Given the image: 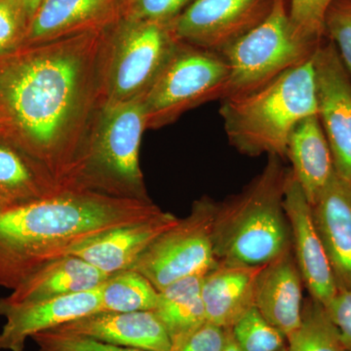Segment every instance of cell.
<instances>
[{"label": "cell", "mask_w": 351, "mask_h": 351, "mask_svg": "<svg viewBox=\"0 0 351 351\" xmlns=\"http://www.w3.org/2000/svg\"><path fill=\"white\" fill-rule=\"evenodd\" d=\"M232 332L242 351H281L287 346L286 337L256 306L235 323Z\"/></svg>", "instance_id": "484cf974"}, {"label": "cell", "mask_w": 351, "mask_h": 351, "mask_svg": "<svg viewBox=\"0 0 351 351\" xmlns=\"http://www.w3.org/2000/svg\"><path fill=\"white\" fill-rule=\"evenodd\" d=\"M107 39L101 75V104L142 99L180 41L170 25L124 19Z\"/></svg>", "instance_id": "ba28073f"}, {"label": "cell", "mask_w": 351, "mask_h": 351, "mask_svg": "<svg viewBox=\"0 0 351 351\" xmlns=\"http://www.w3.org/2000/svg\"><path fill=\"white\" fill-rule=\"evenodd\" d=\"M101 311V287L45 301L22 304L0 302L6 323L0 332V350L24 351L25 341L82 316Z\"/></svg>", "instance_id": "4fadbf2b"}, {"label": "cell", "mask_w": 351, "mask_h": 351, "mask_svg": "<svg viewBox=\"0 0 351 351\" xmlns=\"http://www.w3.org/2000/svg\"><path fill=\"white\" fill-rule=\"evenodd\" d=\"M322 43L298 31L285 0H274L260 24L219 53L230 69L223 99L249 93L308 63Z\"/></svg>", "instance_id": "8992f818"}, {"label": "cell", "mask_w": 351, "mask_h": 351, "mask_svg": "<svg viewBox=\"0 0 351 351\" xmlns=\"http://www.w3.org/2000/svg\"><path fill=\"white\" fill-rule=\"evenodd\" d=\"M289 172L282 158L267 166L239 195L218 203L214 228L218 263L258 265L292 249L284 193Z\"/></svg>", "instance_id": "3957f363"}, {"label": "cell", "mask_w": 351, "mask_h": 351, "mask_svg": "<svg viewBox=\"0 0 351 351\" xmlns=\"http://www.w3.org/2000/svg\"><path fill=\"white\" fill-rule=\"evenodd\" d=\"M29 22L22 0H0V55L15 50L25 40Z\"/></svg>", "instance_id": "f1b7e54d"}, {"label": "cell", "mask_w": 351, "mask_h": 351, "mask_svg": "<svg viewBox=\"0 0 351 351\" xmlns=\"http://www.w3.org/2000/svg\"><path fill=\"white\" fill-rule=\"evenodd\" d=\"M158 291L135 270L113 274L101 286V311L133 313L154 311Z\"/></svg>", "instance_id": "cb8c5ba5"}, {"label": "cell", "mask_w": 351, "mask_h": 351, "mask_svg": "<svg viewBox=\"0 0 351 351\" xmlns=\"http://www.w3.org/2000/svg\"><path fill=\"white\" fill-rule=\"evenodd\" d=\"M286 351H346L326 308L311 295L304 300L301 324L288 337Z\"/></svg>", "instance_id": "d4e9b609"}, {"label": "cell", "mask_w": 351, "mask_h": 351, "mask_svg": "<svg viewBox=\"0 0 351 351\" xmlns=\"http://www.w3.org/2000/svg\"><path fill=\"white\" fill-rule=\"evenodd\" d=\"M147 128L142 99L101 104L76 163L73 186L119 197L151 199L140 167L141 142Z\"/></svg>", "instance_id": "5b68a950"}, {"label": "cell", "mask_w": 351, "mask_h": 351, "mask_svg": "<svg viewBox=\"0 0 351 351\" xmlns=\"http://www.w3.org/2000/svg\"><path fill=\"white\" fill-rule=\"evenodd\" d=\"M43 0H22L23 4H24L29 19H31L32 15L36 12V9L38 8L39 5L43 3Z\"/></svg>", "instance_id": "e575fe53"}, {"label": "cell", "mask_w": 351, "mask_h": 351, "mask_svg": "<svg viewBox=\"0 0 351 351\" xmlns=\"http://www.w3.org/2000/svg\"><path fill=\"white\" fill-rule=\"evenodd\" d=\"M169 212L154 218L113 228L69 251L108 276L132 269L149 245L179 221Z\"/></svg>", "instance_id": "5bb4252c"}, {"label": "cell", "mask_w": 351, "mask_h": 351, "mask_svg": "<svg viewBox=\"0 0 351 351\" xmlns=\"http://www.w3.org/2000/svg\"><path fill=\"white\" fill-rule=\"evenodd\" d=\"M13 204H17V203L14 202V201L10 199V198H8L7 196L0 193V210Z\"/></svg>", "instance_id": "d590c367"}, {"label": "cell", "mask_w": 351, "mask_h": 351, "mask_svg": "<svg viewBox=\"0 0 351 351\" xmlns=\"http://www.w3.org/2000/svg\"><path fill=\"white\" fill-rule=\"evenodd\" d=\"M265 263L258 265L218 263L203 276L201 295L208 322L232 329L255 306L258 277Z\"/></svg>", "instance_id": "e0dca14e"}, {"label": "cell", "mask_w": 351, "mask_h": 351, "mask_svg": "<svg viewBox=\"0 0 351 351\" xmlns=\"http://www.w3.org/2000/svg\"><path fill=\"white\" fill-rule=\"evenodd\" d=\"M313 208L339 290L351 289V182L335 173Z\"/></svg>", "instance_id": "2e32d148"}, {"label": "cell", "mask_w": 351, "mask_h": 351, "mask_svg": "<svg viewBox=\"0 0 351 351\" xmlns=\"http://www.w3.org/2000/svg\"><path fill=\"white\" fill-rule=\"evenodd\" d=\"M334 0H291L289 15L291 21L307 38L323 41L325 17Z\"/></svg>", "instance_id": "4dcf8cb0"}, {"label": "cell", "mask_w": 351, "mask_h": 351, "mask_svg": "<svg viewBox=\"0 0 351 351\" xmlns=\"http://www.w3.org/2000/svg\"><path fill=\"white\" fill-rule=\"evenodd\" d=\"M284 209L304 285L313 299L326 306L338 292L336 279L314 223L313 208L291 169L284 193Z\"/></svg>", "instance_id": "7c38bea8"}, {"label": "cell", "mask_w": 351, "mask_h": 351, "mask_svg": "<svg viewBox=\"0 0 351 351\" xmlns=\"http://www.w3.org/2000/svg\"><path fill=\"white\" fill-rule=\"evenodd\" d=\"M324 307L338 328L346 351H351V289L339 290L331 302Z\"/></svg>", "instance_id": "d6a6232c"}, {"label": "cell", "mask_w": 351, "mask_h": 351, "mask_svg": "<svg viewBox=\"0 0 351 351\" xmlns=\"http://www.w3.org/2000/svg\"><path fill=\"white\" fill-rule=\"evenodd\" d=\"M293 176L313 206L336 173L329 143L317 115L295 127L287 147Z\"/></svg>", "instance_id": "44dd1931"}, {"label": "cell", "mask_w": 351, "mask_h": 351, "mask_svg": "<svg viewBox=\"0 0 351 351\" xmlns=\"http://www.w3.org/2000/svg\"><path fill=\"white\" fill-rule=\"evenodd\" d=\"M226 341V329L206 321L172 351H223Z\"/></svg>", "instance_id": "1f68e13d"}, {"label": "cell", "mask_w": 351, "mask_h": 351, "mask_svg": "<svg viewBox=\"0 0 351 351\" xmlns=\"http://www.w3.org/2000/svg\"><path fill=\"white\" fill-rule=\"evenodd\" d=\"M218 203L203 196L191 213L163 232L138 258L132 270L162 290L186 277L205 276L218 265L214 228Z\"/></svg>", "instance_id": "9c48e42d"}, {"label": "cell", "mask_w": 351, "mask_h": 351, "mask_svg": "<svg viewBox=\"0 0 351 351\" xmlns=\"http://www.w3.org/2000/svg\"><path fill=\"white\" fill-rule=\"evenodd\" d=\"M66 188L49 171L31 162L7 145H0V193L15 203L40 199Z\"/></svg>", "instance_id": "603a6c76"}, {"label": "cell", "mask_w": 351, "mask_h": 351, "mask_svg": "<svg viewBox=\"0 0 351 351\" xmlns=\"http://www.w3.org/2000/svg\"><path fill=\"white\" fill-rule=\"evenodd\" d=\"M106 25L43 43L0 68V100L36 160L63 186H73L101 105Z\"/></svg>", "instance_id": "6da1fadb"}, {"label": "cell", "mask_w": 351, "mask_h": 351, "mask_svg": "<svg viewBox=\"0 0 351 351\" xmlns=\"http://www.w3.org/2000/svg\"><path fill=\"white\" fill-rule=\"evenodd\" d=\"M51 330L125 348L147 351L172 350L167 330L154 311H99Z\"/></svg>", "instance_id": "9a60e30c"}, {"label": "cell", "mask_w": 351, "mask_h": 351, "mask_svg": "<svg viewBox=\"0 0 351 351\" xmlns=\"http://www.w3.org/2000/svg\"><path fill=\"white\" fill-rule=\"evenodd\" d=\"M302 286L292 249L265 263L258 277L255 306L286 339L301 324Z\"/></svg>", "instance_id": "ac0fdd59"}, {"label": "cell", "mask_w": 351, "mask_h": 351, "mask_svg": "<svg viewBox=\"0 0 351 351\" xmlns=\"http://www.w3.org/2000/svg\"><path fill=\"white\" fill-rule=\"evenodd\" d=\"M317 117L337 174L351 182V75L336 46L320 44L313 57Z\"/></svg>", "instance_id": "8fae6325"}, {"label": "cell", "mask_w": 351, "mask_h": 351, "mask_svg": "<svg viewBox=\"0 0 351 351\" xmlns=\"http://www.w3.org/2000/svg\"><path fill=\"white\" fill-rule=\"evenodd\" d=\"M325 34L351 75V0H334L325 17Z\"/></svg>", "instance_id": "4316f807"}, {"label": "cell", "mask_w": 351, "mask_h": 351, "mask_svg": "<svg viewBox=\"0 0 351 351\" xmlns=\"http://www.w3.org/2000/svg\"><path fill=\"white\" fill-rule=\"evenodd\" d=\"M223 351H242L233 338L232 329H226V341Z\"/></svg>", "instance_id": "836d02e7"}, {"label": "cell", "mask_w": 351, "mask_h": 351, "mask_svg": "<svg viewBox=\"0 0 351 351\" xmlns=\"http://www.w3.org/2000/svg\"><path fill=\"white\" fill-rule=\"evenodd\" d=\"M203 276L186 277L158 291L154 311L167 330L171 351L207 321L201 295Z\"/></svg>", "instance_id": "7402d4cb"}, {"label": "cell", "mask_w": 351, "mask_h": 351, "mask_svg": "<svg viewBox=\"0 0 351 351\" xmlns=\"http://www.w3.org/2000/svg\"><path fill=\"white\" fill-rule=\"evenodd\" d=\"M228 77L221 54L180 41L142 98L147 128L167 125L191 108L223 100Z\"/></svg>", "instance_id": "52a82bcc"}, {"label": "cell", "mask_w": 351, "mask_h": 351, "mask_svg": "<svg viewBox=\"0 0 351 351\" xmlns=\"http://www.w3.org/2000/svg\"><path fill=\"white\" fill-rule=\"evenodd\" d=\"M274 0H193L170 24L178 40L221 53L260 24Z\"/></svg>", "instance_id": "30bf717a"}, {"label": "cell", "mask_w": 351, "mask_h": 351, "mask_svg": "<svg viewBox=\"0 0 351 351\" xmlns=\"http://www.w3.org/2000/svg\"><path fill=\"white\" fill-rule=\"evenodd\" d=\"M162 212L151 199L66 186L0 210V286L17 288L48 263L113 228Z\"/></svg>", "instance_id": "7a4b0ae2"}, {"label": "cell", "mask_w": 351, "mask_h": 351, "mask_svg": "<svg viewBox=\"0 0 351 351\" xmlns=\"http://www.w3.org/2000/svg\"><path fill=\"white\" fill-rule=\"evenodd\" d=\"M230 144L249 156H287L289 138L306 117L317 115L313 59L254 91L221 101Z\"/></svg>", "instance_id": "277c9868"}, {"label": "cell", "mask_w": 351, "mask_h": 351, "mask_svg": "<svg viewBox=\"0 0 351 351\" xmlns=\"http://www.w3.org/2000/svg\"><path fill=\"white\" fill-rule=\"evenodd\" d=\"M38 351H147L138 348L110 345L96 339L47 330L32 337Z\"/></svg>", "instance_id": "f546056e"}, {"label": "cell", "mask_w": 351, "mask_h": 351, "mask_svg": "<svg viewBox=\"0 0 351 351\" xmlns=\"http://www.w3.org/2000/svg\"><path fill=\"white\" fill-rule=\"evenodd\" d=\"M122 0H43L29 19L25 40L43 43L108 25Z\"/></svg>", "instance_id": "ffe728a7"}, {"label": "cell", "mask_w": 351, "mask_h": 351, "mask_svg": "<svg viewBox=\"0 0 351 351\" xmlns=\"http://www.w3.org/2000/svg\"><path fill=\"white\" fill-rule=\"evenodd\" d=\"M281 351H286V348H285V350H281Z\"/></svg>", "instance_id": "8d00e7d4"}, {"label": "cell", "mask_w": 351, "mask_h": 351, "mask_svg": "<svg viewBox=\"0 0 351 351\" xmlns=\"http://www.w3.org/2000/svg\"><path fill=\"white\" fill-rule=\"evenodd\" d=\"M110 276L82 258L66 255L44 265L0 302L29 304L87 292L100 288Z\"/></svg>", "instance_id": "d6986e66"}, {"label": "cell", "mask_w": 351, "mask_h": 351, "mask_svg": "<svg viewBox=\"0 0 351 351\" xmlns=\"http://www.w3.org/2000/svg\"><path fill=\"white\" fill-rule=\"evenodd\" d=\"M193 0H125L124 17L137 22L170 25Z\"/></svg>", "instance_id": "83f0119b"}]
</instances>
